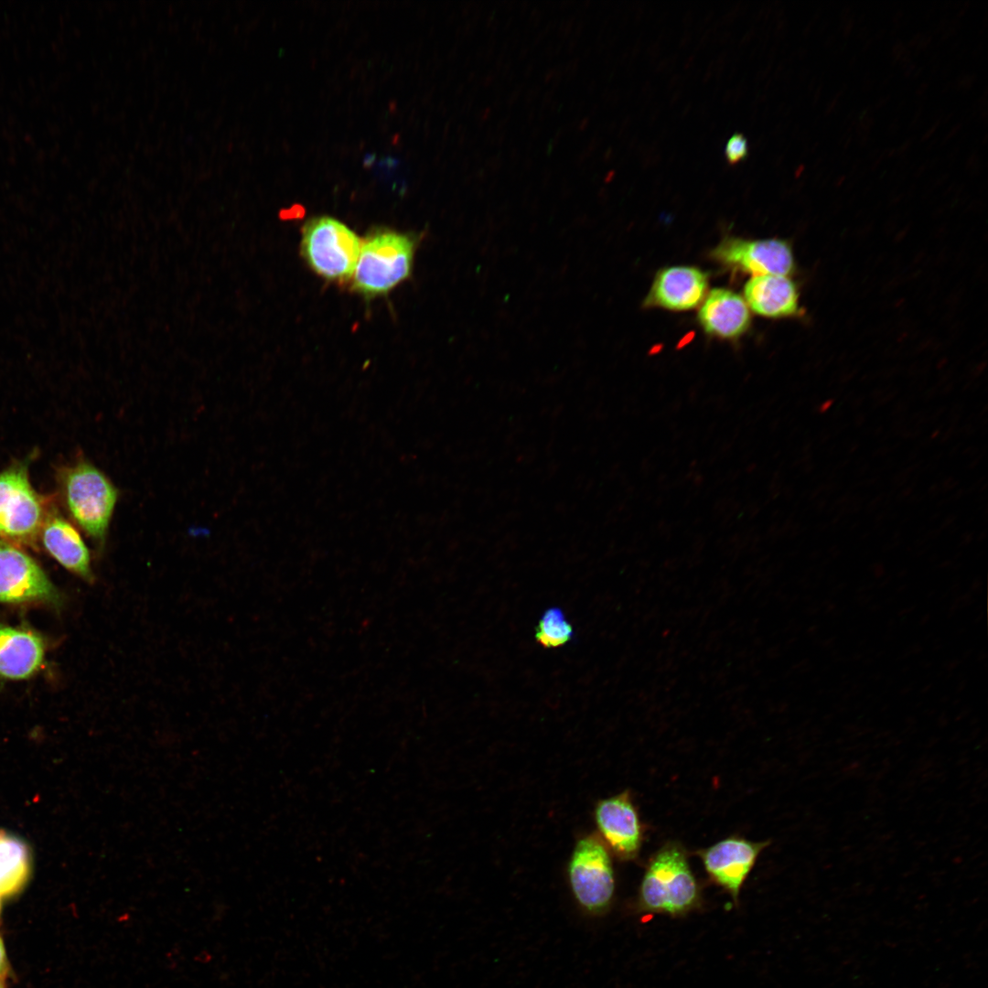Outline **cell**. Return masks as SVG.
<instances>
[{"label":"cell","mask_w":988,"mask_h":988,"mask_svg":"<svg viewBox=\"0 0 988 988\" xmlns=\"http://www.w3.org/2000/svg\"><path fill=\"white\" fill-rule=\"evenodd\" d=\"M57 478L69 516L102 546L119 499L118 489L103 471L84 459L60 467Z\"/></svg>","instance_id":"1"},{"label":"cell","mask_w":988,"mask_h":988,"mask_svg":"<svg viewBox=\"0 0 988 988\" xmlns=\"http://www.w3.org/2000/svg\"><path fill=\"white\" fill-rule=\"evenodd\" d=\"M701 890L681 843L670 842L650 859L638 896L639 912L682 916L699 906Z\"/></svg>","instance_id":"2"},{"label":"cell","mask_w":988,"mask_h":988,"mask_svg":"<svg viewBox=\"0 0 988 988\" xmlns=\"http://www.w3.org/2000/svg\"><path fill=\"white\" fill-rule=\"evenodd\" d=\"M31 457L16 461L0 471V536L13 543L32 544L49 511V499L33 487Z\"/></svg>","instance_id":"3"},{"label":"cell","mask_w":988,"mask_h":988,"mask_svg":"<svg viewBox=\"0 0 988 988\" xmlns=\"http://www.w3.org/2000/svg\"><path fill=\"white\" fill-rule=\"evenodd\" d=\"M415 240L392 231H380L361 243L352 286L365 295L387 293L409 276Z\"/></svg>","instance_id":"4"},{"label":"cell","mask_w":988,"mask_h":988,"mask_svg":"<svg viewBox=\"0 0 988 988\" xmlns=\"http://www.w3.org/2000/svg\"><path fill=\"white\" fill-rule=\"evenodd\" d=\"M360 246L358 236L334 218L317 217L304 225L303 256L309 266L326 279L340 281L353 274Z\"/></svg>","instance_id":"5"},{"label":"cell","mask_w":988,"mask_h":988,"mask_svg":"<svg viewBox=\"0 0 988 988\" xmlns=\"http://www.w3.org/2000/svg\"><path fill=\"white\" fill-rule=\"evenodd\" d=\"M572 893L589 915H601L610 907L615 893V875L610 852L596 835H586L575 843L567 866Z\"/></svg>","instance_id":"6"},{"label":"cell","mask_w":988,"mask_h":988,"mask_svg":"<svg viewBox=\"0 0 988 988\" xmlns=\"http://www.w3.org/2000/svg\"><path fill=\"white\" fill-rule=\"evenodd\" d=\"M59 601L58 591L39 564L15 543L0 539V603Z\"/></svg>","instance_id":"7"},{"label":"cell","mask_w":988,"mask_h":988,"mask_svg":"<svg viewBox=\"0 0 988 988\" xmlns=\"http://www.w3.org/2000/svg\"><path fill=\"white\" fill-rule=\"evenodd\" d=\"M718 263L756 275L789 276L795 262L789 242L779 239L744 240L726 237L712 252Z\"/></svg>","instance_id":"8"},{"label":"cell","mask_w":988,"mask_h":988,"mask_svg":"<svg viewBox=\"0 0 988 988\" xmlns=\"http://www.w3.org/2000/svg\"><path fill=\"white\" fill-rule=\"evenodd\" d=\"M595 822L602 842L623 861L635 859L643 839L642 825L628 790L599 800Z\"/></svg>","instance_id":"9"},{"label":"cell","mask_w":988,"mask_h":988,"mask_svg":"<svg viewBox=\"0 0 988 988\" xmlns=\"http://www.w3.org/2000/svg\"><path fill=\"white\" fill-rule=\"evenodd\" d=\"M768 842L730 836L697 852L711 880L736 902L740 889Z\"/></svg>","instance_id":"10"},{"label":"cell","mask_w":988,"mask_h":988,"mask_svg":"<svg viewBox=\"0 0 988 988\" xmlns=\"http://www.w3.org/2000/svg\"><path fill=\"white\" fill-rule=\"evenodd\" d=\"M707 274L693 266H671L660 270L644 300V306L684 311L697 306L705 295Z\"/></svg>","instance_id":"11"},{"label":"cell","mask_w":988,"mask_h":988,"mask_svg":"<svg viewBox=\"0 0 988 988\" xmlns=\"http://www.w3.org/2000/svg\"><path fill=\"white\" fill-rule=\"evenodd\" d=\"M46 552L66 569L90 581L91 556L78 530L55 508L49 511L39 532Z\"/></svg>","instance_id":"12"},{"label":"cell","mask_w":988,"mask_h":988,"mask_svg":"<svg viewBox=\"0 0 988 988\" xmlns=\"http://www.w3.org/2000/svg\"><path fill=\"white\" fill-rule=\"evenodd\" d=\"M45 645L37 633L0 624V678L24 680L43 665Z\"/></svg>","instance_id":"13"},{"label":"cell","mask_w":988,"mask_h":988,"mask_svg":"<svg viewBox=\"0 0 988 988\" xmlns=\"http://www.w3.org/2000/svg\"><path fill=\"white\" fill-rule=\"evenodd\" d=\"M698 321L708 335L733 339L748 329L750 313L741 295L726 288H714L705 297Z\"/></svg>","instance_id":"14"},{"label":"cell","mask_w":988,"mask_h":988,"mask_svg":"<svg viewBox=\"0 0 988 988\" xmlns=\"http://www.w3.org/2000/svg\"><path fill=\"white\" fill-rule=\"evenodd\" d=\"M744 296L747 306L762 317L783 318L800 313L799 290L789 276H753L745 285Z\"/></svg>","instance_id":"15"},{"label":"cell","mask_w":988,"mask_h":988,"mask_svg":"<svg viewBox=\"0 0 988 988\" xmlns=\"http://www.w3.org/2000/svg\"><path fill=\"white\" fill-rule=\"evenodd\" d=\"M29 874L27 846L16 837L0 832V897L17 893Z\"/></svg>","instance_id":"16"},{"label":"cell","mask_w":988,"mask_h":988,"mask_svg":"<svg viewBox=\"0 0 988 988\" xmlns=\"http://www.w3.org/2000/svg\"><path fill=\"white\" fill-rule=\"evenodd\" d=\"M573 637V627L559 607L548 608L541 617L535 629L536 640L545 648L565 645Z\"/></svg>","instance_id":"17"},{"label":"cell","mask_w":988,"mask_h":988,"mask_svg":"<svg viewBox=\"0 0 988 988\" xmlns=\"http://www.w3.org/2000/svg\"><path fill=\"white\" fill-rule=\"evenodd\" d=\"M748 155L746 138L741 134H735L727 141L725 147V156L729 165H736L745 160Z\"/></svg>","instance_id":"18"},{"label":"cell","mask_w":988,"mask_h":988,"mask_svg":"<svg viewBox=\"0 0 988 988\" xmlns=\"http://www.w3.org/2000/svg\"><path fill=\"white\" fill-rule=\"evenodd\" d=\"M193 960L199 964H209L212 961L213 955L208 950H201L194 955Z\"/></svg>","instance_id":"19"},{"label":"cell","mask_w":988,"mask_h":988,"mask_svg":"<svg viewBox=\"0 0 988 988\" xmlns=\"http://www.w3.org/2000/svg\"><path fill=\"white\" fill-rule=\"evenodd\" d=\"M7 972V960L3 940L0 937V979Z\"/></svg>","instance_id":"20"},{"label":"cell","mask_w":988,"mask_h":988,"mask_svg":"<svg viewBox=\"0 0 988 988\" xmlns=\"http://www.w3.org/2000/svg\"><path fill=\"white\" fill-rule=\"evenodd\" d=\"M0 988H4V984H3V982H2L1 979H0Z\"/></svg>","instance_id":"21"},{"label":"cell","mask_w":988,"mask_h":988,"mask_svg":"<svg viewBox=\"0 0 988 988\" xmlns=\"http://www.w3.org/2000/svg\"><path fill=\"white\" fill-rule=\"evenodd\" d=\"M0 911H1V901H0Z\"/></svg>","instance_id":"22"}]
</instances>
